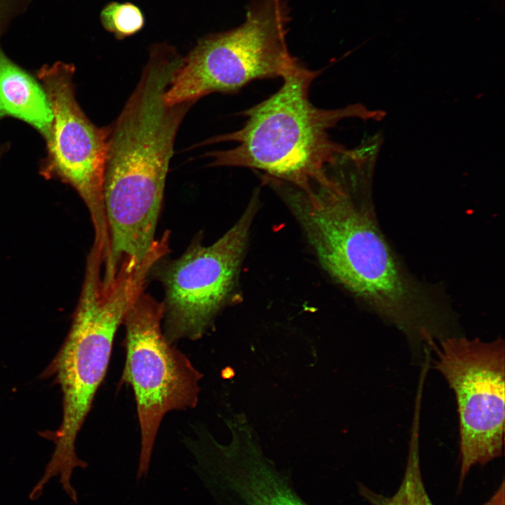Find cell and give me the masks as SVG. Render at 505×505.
Segmentation results:
<instances>
[{
    "instance_id": "277c9868",
    "label": "cell",
    "mask_w": 505,
    "mask_h": 505,
    "mask_svg": "<svg viewBox=\"0 0 505 505\" xmlns=\"http://www.w3.org/2000/svg\"><path fill=\"white\" fill-rule=\"evenodd\" d=\"M319 72L299 65L283 78L276 93L241 113L246 121L240 129L201 143H237L208 153L210 165L259 170L265 179L303 191L328 183L330 166L346 152L330 139L329 130L340 120L363 112L356 106L327 109L313 105L309 87Z\"/></svg>"
},
{
    "instance_id": "9c48e42d",
    "label": "cell",
    "mask_w": 505,
    "mask_h": 505,
    "mask_svg": "<svg viewBox=\"0 0 505 505\" xmlns=\"http://www.w3.org/2000/svg\"><path fill=\"white\" fill-rule=\"evenodd\" d=\"M72 64L56 62L41 67L36 76L50 106L53 120L40 167L46 179L70 185L86 205L95 239L109 250L103 184L107 150V127L99 128L86 116L75 96Z\"/></svg>"
},
{
    "instance_id": "5bb4252c",
    "label": "cell",
    "mask_w": 505,
    "mask_h": 505,
    "mask_svg": "<svg viewBox=\"0 0 505 505\" xmlns=\"http://www.w3.org/2000/svg\"><path fill=\"white\" fill-rule=\"evenodd\" d=\"M18 18V9L14 0H0V34L2 35Z\"/></svg>"
},
{
    "instance_id": "3957f363",
    "label": "cell",
    "mask_w": 505,
    "mask_h": 505,
    "mask_svg": "<svg viewBox=\"0 0 505 505\" xmlns=\"http://www.w3.org/2000/svg\"><path fill=\"white\" fill-rule=\"evenodd\" d=\"M102 257L91 249L79 299L70 329L59 351L44 372L60 385L62 394L61 424L44 437L55 445L41 478L48 483L60 477L62 487H71L76 468L87 464L76 453L77 436L90 410L110 361L114 339L130 306L144 292L152 264L121 269L107 286L102 283Z\"/></svg>"
},
{
    "instance_id": "9a60e30c",
    "label": "cell",
    "mask_w": 505,
    "mask_h": 505,
    "mask_svg": "<svg viewBox=\"0 0 505 505\" xmlns=\"http://www.w3.org/2000/svg\"><path fill=\"white\" fill-rule=\"evenodd\" d=\"M201 426H199V427H201ZM198 428H196V429H198ZM196 429H195L194 431H195ZM187 438H188V437H187ZM187 438H186V440H187ZM186 440H185V441H186ZM185 441H184V444H185Z\"/></svg>"
},
{
    "instance_id": "7a4b0ae2",
    "label": "cell",
    "mask_w": 505,
    "mask_h": 505,
    "mask_svg": "<svg viewBox=\"0 0 505 505\" xmlns=\"http://www.w3.org/2000/svg\"><path fill=\"white\" fill-rule=\"evenodd\" d=\"M306 234L321 265L342 286L395 325L410 344L431 331L436 319L408 279L363 208L339 180L307 191L276 188Z\"/></svg>"
},
{
    "instance_id": "8fae6325",
    "label": "cell",
    "mask_w": 505,
    "mask_h": 505,
    "mask_svg": "<svg viewBox=\"0 0 505 505\" xmlns=\"http://www.w3.org/2000/svg\"><path fill=\"white\" fill-rule=\"evenodd\" d=\"M7 116L30 125L45 140L50 136L53 116L43 88L0 45V119Z\"/></svg>"
},
{
    "instance_id": "ba28073f",
    "label": "cell",
    "mask_w": 505,
    "mask_h": 505,
    "mask_svg": "<svg viewBox=\"0 0 505 505\" xmlns=\"http://www.w3.org/2000/svg\"><path fill=\"white\" fill-rule=\"evenodd\" d=\"M257 196L236 222L214 243L194 241L178 258L153 267L165 291L162 329L171 343L197 340L212 327L230 302L257 208Z\"/></svg>"
},
{
    "instance_id": "8992f818",
    "label": "cell",
    "mask_w": 505,
    "mask_h": 505,
    "mask_svg": "<svg viewBox=\"0 0 505 505\" xmlns=\"http://www.w3.org/2000/svg\"><path fill=\"white\" fill-rule=\"evenodd\" d=\"M163 305L144 292L123 321L126 361L121 382L133 391L140 430L137 478L148 473L162 419L173 410L194 408L202 375L170 343L162 329Z\"/></svg>"
},
{
    "instance_id": "30bf717a",
    "label": "cell",
    "mask_w": 505,
    "mask_h": 505,
    "mask_svg": "<svg viewBox=\"0 0 505 505\" xmlns=\"http://www.w3.org/2000/svg\"><path fill=\"white\" fill-rule=\"evenodd\" d=\"M232 433L229 444L213 439L198 456L197 470L213 492L234 505H309L253 438Z\"/></svg>"
},
{
    "instance_id": "7c38bea8",
    "label": "cell",
    "mask_w": 505,
    "mask_h": 505,
    "mask_svg": "<svg viewBox=\"0 0 505 505\" xmlns=\"http://www.w3.org/2000/svg\"><path fill=\"white\" fill-rule=\"evenodd\" d=\"M420 416H412L405 468L400 484L389 496L379 494L360 484V494L370 505H433L425 487L420 464Z\"/></svg>"
},
{
    "instance_id": "4fadbf2b",
    "label": "cell",
    "mask_w": 505,
    "mask_h": 505,
    "mask_svg": "<svg viewBox=\"0 0 505 505\" xmlns=\"http://www.w3.org/2000/svg\"><path fill=\"white\" fill-rule=\"evenodd\" d=\"M100 21L104 29L119 40L139 32L145 22L142 11L136 5L116 1L102 8Z\"/></svg>"
},
{
    "instance_id": "5b68a950",
    "label": "cell",
    "mask_w": 505,
    "mask_h": 505,
    "mask_svg": "<svg viewBox=\"0 0 505 505\" xmlns=\"http://www.w3.org/2000/svg\"><path fill=\"white\" fill-rule=\"evenodd\" d=\"M283 0H252L239 27L200 39L174 72L168 105L195 103L213 93H232L257 79L281 77L299 66L286 43Z\"/></svg>"
},
{
    "instance_id": "6da1fadb",
    "label": "cell",
    "mask_w": 505,
    "mask_h": 505,
    "mask_svg": "<svg viewBox=\"0 0 505 505\" xmlns=\"http://www.w3.org/2000/svg\"><path fill=\"white\" fill-rule=\"evenodd\" d=\"M181 59L173 46L153 45L137 84L107 127L103 199L112 268L142 262L156 240L175 140L194 104L164 100Z\"/></svg>"
},
{
    "instance_id": "52a82bcc",
    "label": "cell",
    "mask_w": 505,
    "mask_h": 505,
    "mask_svg": "<svg viewBox=\"0 0 505 505\" xmlns=\"http://www.w3.org/2000/svg\"><path fill=\"white\" fill-rule=\"evenodd\" d=\"M434 368L455 396L459 429V488L473 466L501 457L504 443V342L429 338Z\"/></svg>"
}]
</instances>
